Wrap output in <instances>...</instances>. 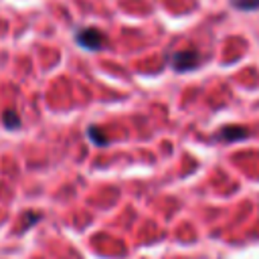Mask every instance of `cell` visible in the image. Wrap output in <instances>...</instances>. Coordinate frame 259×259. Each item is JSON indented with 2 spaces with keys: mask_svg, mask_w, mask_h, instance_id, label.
Masks as SVG:
<instances>
[{
  "mask_svg": "<svg viewBox=\"0 0 259 259\" xmlns=\"http://www.w3.org/2000/svg\"><path fill=\"white\" fill-rule=\"evenodd\" d=\"M87 136H89V140H91L95 146H105V144H107V136L101 134L97 125H91V127L87 130Z\"/></svg>",
  "mask_w": 259,
  "mask_h": 259,
  "instance_id": "obj_5",
  "label": "cell"
},
{
  "mask_svg": "<svg viewBox=\"0 0 259 259\" xmlns=\"http://www.w3.org/2000/svg\"><path fill=\"white\" fill-rule=\"evenodd\" d=\"M231 6L237 8V10L249 12V10H257L259 8V0H231Z\"/></svg>",
  "mask_w": 259,
  "mask_h": 259,
  "instance_id": "obj_6",
  "label": "cell"
},
{
  "mask_svg": "<svg viewBox=\"0 0 259 259\" xmlns=\"http://www.w3.org/2000/svg\"><path fill=\"white\" fill-rule=\"evenodd\" d=\"M2 123H4L8 130H18V127H20V117L16 115L14 109H6V111L2 113Z\"/></svg>",
  "mask_w": 259,
  "mask_h": 259,
  "instance_id": "obj_4",
  "label": "cell"
},
{
  "mask_svg": "<svg viewBox=\"0 0 259 259\" xmlns=\"http://www.w3.org/2000/svg\"><path fill=\"white\" fill-rule=\"evenodd\" d=\"M249 138V130L243 125H225L219 132V140L223 142H237V140H245Z\"/></svg>",
  "mask_w": 259,
  "mask_h": 259,
  "instance_id": "obj_3",
  "label": "cell"
},
{
  "mask_svg": "<svg viewBox=\"0 0 259 259\" xmlns=\"http://www.w3.org/2000/svg\"><path fill=\"white\" fill-rule=\"evenodd\" d=\"M168 63L174 71L178 73H184V71H192L200 65V55L198 51H192V49H186V51H176L168 57Z\"/></svg>",
  "mask_w": 259,
  "mask_h": 259,
  "instance_id": "obj_1",
  "label": "cell"
},
{
  "mask_svg": "<svg viewBox=\"0 0 259 259\" xmlns=\"http://www.w3.org/2000/svg\"><path fill=\"white\" fill-rule=\"evenodd\" d=\"M75 40H77L79 47H83V49H87V51H99V49L105 47V36H103V32L97 30V28H93V26H89V28H79V30L75 32Z\"/></svg>",
  "mask_w": 259,
  "mask_h": 259,
  "instance_id": "obj_2",
  "label": "cell"
}]
</instances>
